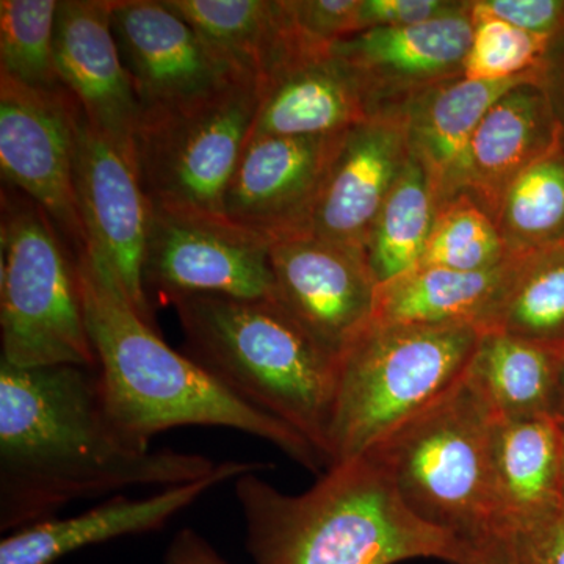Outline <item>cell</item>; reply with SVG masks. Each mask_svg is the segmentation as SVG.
Wrapping results in <instances>:
<instances>
[{"mask_svg":"<svg viewBox=\"0 0 564 564\" xmlns=\"http://www.w3.org/2000/svg\"><path fill=\"white\" fill-rule=\"evenodd\" d=\"M163 564H228L214 545L192 529L174 534Z\"/></svg>","mask_w":564,"mask_h":564,"instance_id":"8d00e7d4","label":"cell"},{"mask_svg":"<svg viewBox=\"0 0 564 564\" xmlns=\"http://www.w3.org/2000/svg\"><path fill=\"white\" fill-rule=\"evenodd\" d=\"M273 299L334 359L372 322L378 281L367 256L295 237L270 247Z\"/></svg>","mask_w":564,"mask_h":564,"instance_id":"4fadbf2b","label":"cell"},{"mask_svg":"<svg viewBox=\"0 0 564 564\" xmlns=\"http://www.w3.org/2000/svg\"><path fill=\"white\" fill-rule=\"evenodd\" d=\"M375 113L361 80L332 52L303 55L261 85L248 140L337 135Z\"/></svg>","mask_w":564,"mask_h":564,"instance_id":"d6986e66","label":"cell"},{"mask_svg":"<svg viewBox=\"0 0 564 564\" xmlns=\"http://www.w3.org/2000/svg\"><path fill=\"white\" fill-rule=\"evenodd\" d=\"M562 503L564 507V467H563V480H562Z\"/></svg>","mask_w":564,"mask_h":564,"instance_id":"ab89813d","label":"cell"},{"mask_svg":"<svg viewBox=\"0 0 564 564\" xmlns=\"http://www.w3.org/2000/svg\"><path fill=\"white\" fill-rule=\"evenodd\" d=\"M469 0H359L356 33L375 28H404L466 9Z\"/></svg>","mask_w":564,"mask_h":564,"instance_id":"e575fe53","label":"cell"},{"mask_svg":"<svg viewBox=\"0 0 564 564\" xmlns=\"http://www.w3.org/2000/svg\"><path fill=\"white\" fill-rule=\"evenodd\" d=\"M564 426L554 414L497 417L492 481L500 534L562 505Z\"/></svg>","mask_w":564,"mask_h":564,"instance_id":"603a6c76","label":"cell"},{"mask_svg":"<svg viewBox=\"0 0 564 564\" xmlns=\"http://www.w3.org/2000/svg\"><path fill=\"white\" fill-rule=\"evenodd\" d=\"M530 79H536V69L505 80L459 77L421 93L403 107L411 151L432 180L437 206L462 193L470 140L492 104Z\"/></svg>","mask_w":564,"mask_h":564,"instance_id":"44dd1931","label":"cell"},{"mask_svg":"<svg viewBox=\"0 0 564 564\" xmlns=\"http://www.w3.org/2000/svg\"><path fill=\"white\" fill-rule=\"evenodd\" d=\"M77 109L79 104L66 88L33 90L0 74L3 181L39 204L80 254L87 250V236L74 185Z\"/></svg>","mask_w":564,"mask_h":564,"instance_id":"30bf717a","label":"cell"},{"mask_svg":"<svg viewBox=\"0 0 564 564\" xmlns=\"http://www.w3.org/2000/svg\"><path fill=\"white\" fill-rule=\"evenodd\" d=\"M556 148L558 126L547 96L536 79L522 82L492 104L475 131L462 193L496 218L511 182Z\"/></svg>","mask_w":564,"mask_h":564,"instance_id":"ffe728a7","label":"cell"},{"mask_svg":"<svg viewBox=\"0 0 564 564\" xmlns=\"http://www.w3.org/2000/svg\"><path fill=\"white\" fill-rule=\"evenodd\" d=\"M551 39L521 31L502 21H474L473 44L464 63L470 80H505L532 73Z\"/></svg>","mask_w":564,"mask_h":564,"instance_id":"4dcf8cb0","label":"cell"},{"mask_svg":"<svg viewBox=\"0 0 564 564\" xmlns=\"http://www.w3.org/2000/svg\"><path fill=\"white\" fill-rule=\"evenodd\" d=\"M110 24L143 115L180 109L256 79L163 0H110Z\"/></svg>","mask_w":564,"mask_h":564,"instance_id":"8fae6325","label":"cell"},{"mask_svg":"<svg viewBox=\"0 0 564 564\" xmlns=\"http://www.w3.org/2000/svg\"><path fill=\"white\" fill-rule=\"evenodd\" d=\"M293 24L304 43L329 51L356 33L359 0H285Z\"/></svg>","mask_w":564,"mask_h":564,"instance_id":"d6a6232c","label":"cell"},{"mask_svg":"<svg viewBox=\"0 0 564 564\" xmlns=\"http://www.w3.org/2000/svg\"><path fill=\"white\" fill-rule=\"evenodd\" d=\"M536 82L551 104L564 151V28L552 36L536 68Z\"/></svg>","mask_w":564,"mask_h":564,"instance_id":"d590c367","label":"cell"},{"mask_svg":"<svg viewBox=\"0 0 564 564\" xmlns=\"http://www.w3.org/2000/svg\"><path fill=\"white\" fill-rule=\"evenodd\" d=\"M61 0L0 2V74L33 90H63L55 63Z\"/></svg>","mask_w":564,"mask_h":564,"instance_id":"f1b7e54d","label":"cell"},{"mask_svg":"<svg viewBox=\"0 0 564 564\" xmlns=\"http://www.w3.org/2000/svg\"><path fill=\"white\" fill-rule=\"evenodd\" d=\"M245 545L256 564L458 563L462 549L423 524L366 455L333 464L313 488L285 494L258 473L236 480Z\"/></svg>","mask_w":564,"mask_h":564,"instance_id":"3957f363","label":"cell"},{"mask_svg":"<svg viewBox=\"0 0 564 564\" xmlns=\"http://www.w3.org/2000/svg\"><path fill=\"white\" fill-rule=\"evenodd\" d=\"M55 63L87 120L135 165L141 110L110 24V0H62Z\"/></svg>","mask_w":564,"mask_h":564,"instance_id":"e0dca14e","label":"cell"},{"mask_svg":"<svg viewBox=\"0 0 564 564\" xmlns=\"http://www.w3.org/2000/svg\"><path fill=\"white\" fill-rule=\"evenodd\" d=\"M458 564H514L503 536L492 538L474 547L462 551Z\"/></svg>","mask_w":564,"mask_h":564,"instance_id":"74e56055","label":"cell"},{"mask_svg":"<svg viewBox=\"0 0 564 564\" xmlns=\"http://www.w3.org/2000/svg\"><path fill=\"white\" fill-rule=\"evenodd\" d=\"M344 133L247 140L226 192V220L272 245L306 237Z\"/></svg>","mask_w":564,"mask_h":564,"instance_id":"5bb4252c","label":"cell"},{"mask_svg":"<svg viewBox=\"0 0 564 564\" xmlns=\"http://www.w3.org/2000/svg\"><path fill=\"white\" fill-rule=\"evenodd\" d=\"M74 185L87 251L106 263L129 302L155 326L143 289V263L151 203L135 165L85 117L76 115Z\"/></svg>","mask_w":564,"mask_h":564,"instance_id":"7c38bea8","label":"cell"},{"mask_svg":"<svg viewBox=\"0 0 564 564\" xmlns=\"http://www.w3.org/2000/svg\"><path fill=\"white\" fill-rule=\"evenodd\" d=\"M170 304L188 356L237 399L302 434L329 467L336 359L272 299L184 295Z\"/></svg>","mask_w":564,"mask_h":564,"instance_id":"277c9868","label":"cell"},{"mask_svg":"<svg viewBox=\"0 0 564 564\" xmlns=\"http://www.w3.org/2000/svg\"><path fill=\"white\" fill-rule=\"evenodd\" d=\"M411 155L404 110L378 111L345 132L307 236L367 256L375 221Z\"/></svg>","mask_w":564,"mask_h":564,"instance_id":"2e32d148","label":"cell"},{"mask_svg":"<svg viewBox=\"0 0 564 564\" xmlns=\"http://www.w3.org/2000/svg\"><path fill=\"white\" fill-rule=\"evenodd\" d=\"M163 2L261 85L295 58L323 52L304 43L285 0Z\"/></svg>","mask_w":564,"mask_h":564,"instance_id":"7402d4cb","label":"cell"},{"mask_svg":"<svg viewBox=\"0 0 564 564\" xmlns=\"http://www.w3.org/2000/svg\"><path fill=\"white\" fill-rule=\"evenodd\" d=\"M0 251V361L96 369L79 254L46 212L20 193H2Z\"/></svg>","mask_w":564,"mask_h":564,"instance_id":"52a82bcc","label":"cell"},{"mask_svg":"<svg viewBox=\"0 0 564 564\" xmlns=\"http://www.w3.org/2000/svg\"><path fill=\"white\" fill-rule=\"evenodd\" d=\"M514 564H564V507L516 521L502 533Z\"/></svg>","mask_w":564,"mask_h":564,"instance_id":"1f68e13d","label":"cell"},{"mask_svg":"<svg viewBox=\"0 0 564 564\" xmlns=\"http://www.w3.org/2000/svg\"><path fill=\"white\" fill-rule=\"evenodd\" d=\"M508 254L564 243V151L527 166L505 192L496 218Z\"/></svg>","mask_w":564,"mask_h":564,"instance_id":"83f0119b","label":"cell"},{"mask_svg":"<svg viewBox=\"0 0 564 564\" xmlns=\"http://www.w3.org/2000/svg\"><path fill=\"white\" fill-rule=\"evenodd\" d=\"M470 17L552 39L564 28V0H470Z\"/></svg>","mask_w":564,"mask_h":564,"instance_id":"836d02e7","label":"cell"},{"mask_svg":"<svg viewBox=\"0 0 564 564\" xmlns=\"http://www.w3.org/2000/svg\"><path fill=\"white\" fill-rule=\"evenodd\" d=\"M497 415L466 377L378 441L367 458L423 524L474 547L500 534L492 481Z\"/></svg>","mask_w":564,"mask_h":564,"instance_id":"5b68a950","label":"cell"},{"mask_svg":"<svg viewBox=\"0 0 564 564\" xmlns=\"http://www.w3.org/2000/svg\"><path fill=\"white\" fill-rule=\"evenodd\" d=\"M514 256L491 269L459 272L444 267L417 265L378 284L372 322L383 325H489Z\"/></svg>","mask_w":564,"mask_h":564,"instance_id":"cb8c5ba5","label":"cell"},{"mask_svg":"<svg viewBox=\"0 0 564 564\" xmlns=\"http://www.w3.org/2000/svg\"><path fill=\"white\" fill-rule=\"evenodd\" d=\"M481 329L370 325L337 359L329 467L358 458L466 377Z\"/></svg>","mask_w":564,"mask_h":564,"instance_id":"8992f818","label":"cell"},{"mask_svg":"<svg viewBox=\"0 0 564 564\" xmlns=\"http://www.w3.org/2000/svg\"><path fill=\"white\" fill-rule=\"evenodd\" d=\"M510 258L496 221L469 195H456L437 206L429 243L419 265L459 272L491 269Z\"/></svg>","mask_w":564,"mask_h":564,"instance_id":"f546056e","label":"cell"},{"mask_svg":"<svg viewBox=\"0 0 564 564\" xmlns=\"http://www.w3.org/2000/svg\"><path fill=\"white\" fill-rule=\"evenodd\" d=\"M261 102V82L243 79L209 98L141 118L137 173L154 209L228 221L225 196Z\"/></svg>","mask_w":564,"mask_h":564,"instance_id":"ba28073f","label":"cell"},{"mask_svg":"<svg viewBox=\"0 0 564 564\" xmlns=\"http://www.w3.org/2000/svg\"><path fill=\"white\" fill-rule=\"evenodd\" d=\"M218 464L152 451L115 425L96 369L0 361V530L50 521L66 505L135 486L192 484Z\"/></svg>","mask_w":564,"mask_h":564,"instance_id":"6da1fadb","label":"cell"},{"mask_svg":"<svg viewBox=\"0 0 564 564\" xmlns=\"http://www.w3.org/2000/svg\"><path fill=\"white\" fill-rule=\"evenodd\" d=\"M564 348L481 332L467 378L497 417L554 414Z\"/></svg>","mask_w":564,"mask_h":564,"instance_id":"d4e9b609","label":"cell"},{"mask_svg":"<svg viewBox=\"0 0 564 564\" xmlns=\"http://www.w3.org/2000/svg\"><path fill=\"white\" fill-rule=\"evenodd\" d=\"M79 276L102 402L129 440L151 447L155 434L176 426H223L273 444L311 473L328 469L302 434L243 403L202 364L165 344L87 250L79 254Z\"/></svg>","mask_w":564,"mask_h":564,"instance_id":"7a4b0ae2","label":"cell"},{"mask_svg":"<svg viewBox=\"0 0 564 564\" xmlns=\"http://www.w3.org/2000/svg\"><path fill=\"white\" fill-rule=\"evenodd\" d=\"M554 415L564 426V352L562 367H560L558 388H556Z\"/></svg>","mask_w":564,"mask_h":564,"instance_id":"f35d334b","label":"cell"},{"mask_svg":"<svg viewBox=\"0 0 564 564\" xmlns=\"http://www.w3.org/2000/svg\"><path fill=\"white\" fill-rule=\"evenodd\" d=\"M485 329L564 348V243L514 256L502 299Z\"/></svg>","mask_w":564,"mask_h":564,"instance_id":"484cf974","label":"cell"},{"mask_svg":"<svg viewBox=\"0 0 564 564\" xmlns=\"http://www.w3.org/2000/svg\"><path fill=\"white\" fill-rule=\"evenodd\" d=\"M436 210L432 180L413 154L386 198L367 243V261L378 284L421 263Z\"/></svg>","mask_w":564,"mask_h":564,"instance_id":"4316f807","label":"cell"},{"mask_svg":"<svg viewBox=\"0 0 564 564\" xmlns=\"http://www.w3.org/2000/svg\"><path fill=\"white\" fill-rule=\"evenodd\" d=\"M263 467L261 463L225 462L209 477L192 484L170 486L144 499L115 497L85 513L25 527L3 538L0 564H54L90 545L155 532L215 486L261 473Z\"/></svg>","mask_w":564,"mask_h":564,"instance_id":"ac0fdd59","label":"cell"},{"mask_svg":"<svg viewBox=\"0 0 564 564\" xmlns=\"http://www.w3.org/2000/svg\"><path fill=\"white\" fill-rule=\"evenodd\" d=\"M474 36L466 9L404 28L352 33L329 47L358 76L375 111L402 110L421 93L464 77Z\"/></svg>","mask_w":564,"mask_h":564,"instance_id":"9a60e30c","label":"cell"},{"mask_svg":"<svg viewBox=\"0 0 564 564\" xmlns=\"http://www.w3.org/2000/svg\"><path fill=\"white\" fill-rule=\"evenodd\" d=\"M270 247L232 223L182 217L151 207L143 289L170 304L184 295L273 299Z\"/></svg>","mask_w":564,"mask_h":564,"instance_id":"9c48e42d","label":"cell"}]
</instances>
